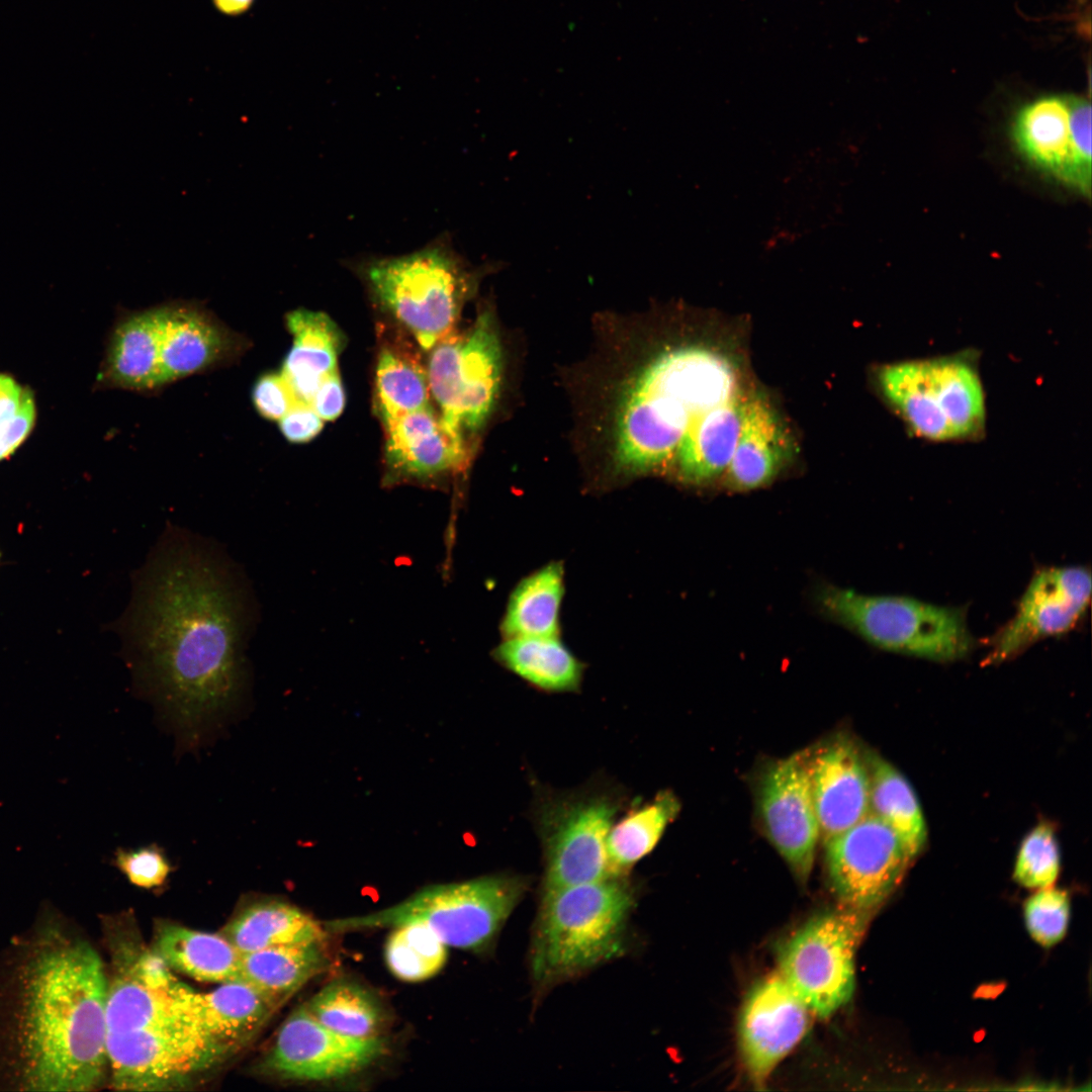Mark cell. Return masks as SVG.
Returning a JSON list of instances; mask_svg holds the SVG:
<instances>
[{"label": "cell", "instance_id": "1", "mask_svg": "<svg viewBox=\"0 0 1092 1092\" xmlns=\"http://www.w3.org/2000/svg\"><path fill=\"white\" fill-rule=\"evenodd\" d=\"M131 581L115 622L123 655L194 740L245 687L258 619L251 584L217 542L171 524Z\"/></svg>", "mask_w": 1092, "mask_h": 1092}, {"label": "cell", "instance_id": "2", "mask_svg": "<svg viewBox=\"0 0 1092 1092\" xmlns=\"http://www.w3.org/2000/svg\"><path fill=\"white\" fill-rule=\"evenodd\" d=\"M107 982L88 942L59 927L34 937L18 969L12 1020L21 1089L84 1092L102 1083Z\"/></svg>", "mask_w": 1092, "mask_h": 1092}, {"label": "cell", "instance_id": "3", "mask_svg": "<svg viewBox=\"0 0 1092 1092\" xmlns=\"http://www.w3.org/2000/svg\"><path fill=\"white\" fill-rule=\"evenodd\" d=\"M107 982L106 1058L112 1087H185L225 1060L179 996L181 982L155 953L117 956Z\"/></svg>", "mask_w": 1092, "mask_h": 1092}, {"label": "cell", "instance_id": "4", "mask_svg": "<svg viewBox=\"0 0 1092 1092\" xmlns=\"http://www.w3.org/2000/svg\"><path fill=\"white\" fill-rule=\"evenodd\" d=\"M737 395L735 368L719 352L687 345L660 353L624 394L617 419L618 463L641 471L673 460L691 426Z\"/></svg>", "mask_w": 1092, "mask_h": 1092}, {"label": "cell", "instance_id": "5", "mask_svg": "<svg viewBox=\"0 0 1092 1092\" xmlns=\"http://www.w3.org/2000/svg\"><path fill=\"white\" fill-rule=\"evenodd\" d=\"M635 898L626 876L543 891L530 947L534 982L553 986L621 954Z\"/></svg>", "mask_w": 1092, "mask_h": 1092}, {"label": "cell", "instance_id": "6", "mask_svg": "<svg viewBox=\"0 0 1092 1092\" xmlns=\"http://www.w3.org/2000/svg\"><path fill=\"white\" fill-rule=\"evenodd\" d=\"M354 269L377 302L402 324L425 350L453 333L465 300L479 277L441 235L400 256H371Z\"/></svg>", "mask_w": 1092, "mask_h": 1092}, {"label": "cell", "instance_id": "7", "mask_svg": "<svg viewBox=\"0 0 1092 1092\" xmlns=\"http://www.w3.org/2000/svg\"><path fill=\"white\" fill-rule=\"evenodd\" d=\"M527 885L525 878L510 875L436 884L395 905L325 921L323 925L329 933H339L417 922L426 925L447 946L482 952L493 944Z\"/></svg>", "mask_w": 1092, "mask_h": 1092}, {"label": "cell", "instance_id": "8", "mask_svg": "<svg viewBox=\"0 0 1092 1092\" xmlns=\"http://www.w3.org/2000/svg\"><path fill=\"white\" fill-rule=\"evenodd\" d=\"M816 599L825 615L887 651L943 662L963 658L974 646L961 608L834 585L819 588Z\"/></svg>", "mask_w": 1092, "mask_h": 1092}, {"label": "cell", "instance_id": "9", "mask_svg": "<svg viewBox=\"0 0 1092 1092\" xmlns=\"http://www.w3.org/2000/svg\"><path fill=\"white\" fill-rule=\"evenodd\" d=\"M878 382L884 397L918 437L964 440L984 429V391L969 357L889 364L879 370Z\"/></svg>", "mask_w": 1092, "mask_h": 1092}, {"label": "cell", "instance_id": "10", "mask_svg": "<svg viewBox=\"0 0 1092 1092\" xmlns=\"http://www.w3.org/2000/svg\"><path fill=\"white\" fill-rule=\"evenodd\" d=\"M621 800L604 790L550 795L535 810L544 859L543 891L610 877L606 841Z\"/></svg>", "mask_w": 1092, "mask_h": 1092}, {"label": "cell", "instance_id": "11", "mask_svg": "<svg viewBox=\"0 0 1092 1092\" xmlns=\"http://www.w3.org/2000/svg\"><path fill=\"white\" fill-rule=\"evenodd\" d=\"M867 919L844 908L803 924L779 953V975L812 1014L827 1018L852 997L854 953Z\"/></svg>", "mask_w": 1092, "mask_h": 1092}, {"label": "cell", "instance_id": "12", "mask_svg": "<svg viewBox=\"0 0 1092 1092\" xmlns=\"http://www.w3.org/2000/svg\"><path fill=\"white\" fill-rule=\"evenodd\" d=\"M431 350L427 377L442 419L463 436L478 431L502 380V346L492 315L484 311L470 330L450 334Z\"/></svg>", "mask_w": 1092, "mask_h": 1092}, {"label": "cell", "instance_id": "13", "mask_svg": "<svg viewBox=\"0 0 1092 1092\" xmlns=\"http://www.w3.org/2000/svg\"><path fill=\"white\" fill-rule=\"evenodd\" d=\"M824 845L833 894L842 908L867 920L898 886L912 860L895 831L871 812Z\"/></svg>", "mask_w": 1092, "mask_h": 1092}, {"label": "cell", "instance_id": "14", "mask_svg": "<svg viewBox=\"0 0 1092 1092\" xmlns=\"http://www.w3.org/2000/svg\"><path fill=\"white\" fill-rule=\"evenodd\" d=\"M1011 138L1037 169L1084 195L1091 192V105L1081 96L1048 95L1016 112Z\"/></svg>", "mask_w": 1092, "mask_h": 1092}, {"label": "cell", "instance_id": "15", "mask_svg": "<svg viewBox=\"0 0 1092 1092\" xmlns=\"http://www.w3.org/2000/svg\"><path fill=\"white\" fill-rule=\"evenodd\" d=\"M387 1052L383 1036L342 1035L318 1022L302 1004L280 1025L265 1066L282 1079L331 1081L363 1071Z\"/></svg>", "mask_w": 1092, "mask_h": 1092}, {"label": "cell", "instance_id": "16", "mask_svg": "<svg viewBox=\"0 0 1092 1092\" xmlns=\"http://www.w3.org/2000/svg\"><path fill=\"white\" fill-rule=\"evenodd\" d=\"M809 749L771 763L763 772L757 792L762 829L795 878L807 883L820 837L812 800Z\"/></svg>", "mask_w": 1092, "mask_h": 1092}, {"label": "cell", "instance_id": "17", "mask_svg": "<svg viewBox=\"0 0 1092 1092\" xmlns=\"http://www.w3.org/2000/svg\"><path fill=\"white\" fill-rule=\"evenodd\" d=\"M1090 596L1088 568L1039 569L1030 579L1013 618L990 639L986 661H1005L1041 639L1072 630L1084 616Z\"/></svg>", "mask_w": 1092, "mask_h": 1092}, {"label": "cell", "instance_id": "18", "mask_svg": "<svg viewBox=\"0 0 1092 1092\" xmlns=\"http://www.w3.org/2000/svg\"><path fill=\"white\" fill-rule=\"evenodd\" d=\"M812 1012L777 974L745 996L737 1021V1045L752 1084L761 1088L776 1067L803 1039Z\"/></svg>", "mask_w": 1092, "mask_h": 1092}, {"label": "cell", "instance_id": "19", "mask_svg": "<svg viewBox=\"0 0 1092 1092\" xmlns=\"http://www.w3.org/2000/svg\"><path fill=\"white\" fill-rule=\"evenodd\" d=\"M156 309L163 386L233 363L247 349V340L200 301L176 299Z\"/></svg>", "mask_w": 1092, "mask_h": 1092}, {"label": "cell", "instance_id": "20", "mask_svg": "<svg viewBox=\"0 0 1092 1092\" xmlns=\"http://www.w3.org/2000/svg\"><path fill=\"white\" fill-rule=\"evenodd\" d=\"M812 800L825 843L870 812L871 780L866 752L846 735L809 748Z\"/></svg>", "mask_w": 1092, "mask_h": 1092}, {"label": "cell", "instance_id": "21", "mask_svg": "<svg viewBox=\"0 0 1092 1092\" xmlns=\"http://www.w3.org/2000/svg\"><path fill=\"white\" fill-rule=\"evenodd\" d=\"M383 424L386 461L396 477L435 478L461 470L468 461L464 436L431 405Z\"/></svg>", "mask_w": 1092, "mask_h": 1092}, {"label": "cell", "instance_id": "22", "mask_svg": "<svg viewBox=\"0 0 1092 1092\" xmlns=\"http://www.w3.org/2000/svg\"><path fill=\"white\" fill-rule=\"evenodd\" d=\"M179 996L224 1059L248 1043L280 1006L242 981L221 983L209 992L181 982Z\"/></svg>", "mask_w": 1092, "mask_h": 1092}, {"label": "cell", "instance_id": "23", "mask_svg": "<svg viewBox=\"0 0 1092 1092\" xmlns=\"http://www.w3.org/2000/svg\"><path fill=\"white\" fill-rule=\"evenodd\" d=\"M792 448L791 437L766 398H745L737 444L725 472L728 484L749 490L768 483L789 461Z\"/></svg>", "mask_w": 1092, "mask_h": 1092}, {"label": "cell", "instance_id": "24", "mask_svg": "<svg viewBox=\"0 0 1092 1092\" xmlns=\"http://www.w3.org/2000/svg\"><path fill=\"white\" fill-rule=\"evenodd\" d=\"M99 382L133 391L163 386L156 305L119 316L109 339Z\"/></svg>", "mask_w": 1092, "mask_h": 1092}, {"label": "cell", "instance_id": "25", "mask_svg": "<svg viewBox=\"0 0 1092 1092\" xmlns=\"http://www.w3.org/2000/svg\"><path fill=\"white\" fill-rule=\"evenodd\" d=\"M293 337L281 373L299 401L310 400L322 381L337 371L341 334L324 312L298 308L286 315Z\"/></svg>", "mask_w": 1092, "mask_h": 1092}, {"label": "cell", "instance_id": "26", "mask_svg": "<svg viewBox=\"0 0 1092 1092\" xmlns=\"http://www.w3.org/2000/svg\"><path fill=\"white\" fill-rule=\"evenodd\" d=\"M744 399L737 395L691 426L673 458L684 480L702 484L726 472L737 444Z\"/></svg>", "mask_w": 1092, "mask_h": 1092}, {"label": "cell", "instance_id": "27", "mask_svg": "<svg viewBox=\"0 0 1092 1092\" xmlns=\"http://www.w3.org/2000/svg\"><path fill=\"white\" fill-rule=\"evenodd\" d=\"M330 966L325 942L284 944L241 954L238 981L281 1005Z\"/></svg>", "mask_w": 1092, "mask_h": 1092}, {"label": "cell", "instance_id": "28", "mask_svg": "<svg viewBox=\"0 0 1092 1092\" xmlns=\"http://www.w3.org/2000/svg\"><path fill=\"white\" fill-rule=\"evenodd\" d=\"M328 934L323 923L299 908L271 900L243 910L222 935L243 954L284 944L325 942Z\"/></svg>", "mask_w": 1092, "mask_h": 1092}, {"label": "cell", "instance_id": "29", "mask_svg": "<svg viewBox=\"0 0 1092 1092\" xmlns=\"http://www.w3.org/2000/svg\"><path fill=\"white\" fill-rule=\"evenodd\" d=\"M155 946L170 969L195 980L238 981L241 953L223 935L166 924L158 930Z\"/></svg>", "mask_w": 1092, "mask_h": 1092}, {"label": "cell", "instance_id": "30", "mask_svg": "<svg viewBox=\"0 0 1092 1092\" xmlns=\"http://www.w3.org/2000/svg\"><path fill=\"white\" fill-rule=\"evenodd\" d=\"M679 811L678 798L671 791L663 790L616 818L606 841L610 875L626 876L648 855Z\"/></svg>", "mask_w": 1092, "mask_h": 1092}, {"label": "cell", "instance_id": "31", "mask_svg": "<svg viewBox=\"0 0 1092 1092\" xmlns=\"http://www.w3.org/2000/svg\"><path fill=\"white\" fill-rule=\"evenodd\" d=\"M495 657L509 670L546 692H574L582 677V664L556 636L508 638Z\"/></svg>", "mask_w": 1092, "mask_h": 1092}, {"label": "cell", "instance_id": "32", "mask_svg": "<svg viewBox=\"0 0 1092 1092\" xmlns=\"http://www.w3.org/2000/svg\"><path fill=\"white\" fill-rule=\"evenodd\" d=\"M870 770V812L887 823L914 859L927 842L925 819L908 781L890 762L866 752Z\"/></svg>", "mask_w": 1092, "mask_h": 1092}, {"label": "cell", "instance_id": "33", "mask_svg": "<svg viewBox=\"0 0 1092 1092\" xmlns=\"http://www.w3.org/2000/svg\"><path fill=\"white\" fill-rule=\"evenodd\" d=\"M304 1006L326 1027L355 1038L382 1036L387 1022L380 999L368 988L347 979L331 981Z\"/></svg>", "mask_w": 1092, "mask_h": 1092}, {"label": "cell", "instance_id": "34", "mask_svg": "<svg viewBox=\"0 0 1092 1092\" xmlns=\"http://www.w3.org/2000/svg\"><path fill=\"white\" fill-rule=\"evenodd\" d=\"M563 568L554 562L524 578L511 595L502 631L508 638L557 636Z\"/></svg>", "mask_w": 1092, "mask_h": 1092}, {"label": "cell", "instance_id": "35", "mask_svg": "<svg viewBox=\"0 0 1092 1092\" xmlns=\"http://www.w3.org/2000/svg\"><path fill=\"white\" fill-rule=\"evenodd\" d=\"M376 396L382 421L430 406L427 372L390 349L381 351L376 367Z\"/></svg>", "mask_w": 1092, "mask_h": 1092}, {"label": "cell", "instance_id": "36", "mask_svg": "<svg viewBox=\"0 0 1092 1092\" xmlns=\"http://www.w3.org/2000/svg\"><path fill=\"white\" fill-rule=\"evenodd\" d=\"M390 929L384 958L395 978L404 982H421L436 976L443 969L448 946L426 925L411 922Z\"/></svg>", "mask_w": 1092, "mask_h": 1092}, {"label": "cell", "instance_id": "37", "mask_svg": "<svg viewBox=\"0 0 1092 1092\" xmlns=\"http://www.w3.org/2000/svg\"><path fill=\"white\" fill-rule=\"evenodd\" d=\"M1060 850L1053 828L1044 823L1034 827L1022 840L1013 871V879L1028 889H1042L1055 884L1060 873Z\"/></svg>", "mask_w": 1092, "mask_h": 1092}, {"label": "cell", "instance_id": "38", "mask_svg": "<svg viewBox=\"0 0 1092 1092\" xmlns=\"http://www.w3.org/2000/svg\"><path fill=\"white\" fill-rule=\"evenodd\" d=\"M1024 922L1030 936L1041 946L1050 947L1067 933L1070 900L1066 891L1054 887L1038 889L1024 903Z\"/></svg>", "mask_w": 1092, "mask_h": 1092}, {"label": "cell", "instance_id": "39", "mask_svg": "<svg viewBox=\"0 0 1092 1092\" xmlns=\"http://www.w3.org/2000/svg\"><path fill=\"white\" fill-rule=\"evenodd\" d=\"M113 862L130 884L148 890L164 885L172 872L164 849L156 843L117 848Z\"/></svg>", "mask_w": 1092, "mask_h": 1092}, {"label": "cell", "instance_id": "40", "mask_svg": "<svg viewBox=\"0 0 1092 1092\" xmlns=\"http://www.w3.org/2000/svg\"><path fill=\"white\" fill-rule=\"evenodd\" d=\"M252 400L257 412L270 421H279L299 402L281 372L261 375L253 386Z\"/></svg>", "mask_w": 1092, "mask_h": 1092}, {"label": "cell", "instance_id": "41", "mask_svg": "<svg viewBox=\"0 0 1092 1092\" xmlns=\"http://www.w3.org/2000/svg\"><path fill=\"white\" fill-rule=\"evenodd\" d=\"M35 419V406L31 391L23 389L19 408L9 420L0 425V460L10 455L28 436Z\"/></svg>", "mask_w": 1092, "mask_h": 1092}, {"label": "cell", "instance_id": "42", "mask_svg": "<svg viewBox=\"0 0 1092 1092\" xmlns=\"http://www.w3.org/2000/svg\"><path fill=\"white\" fill-rule=\"evenodd\" d=\"M283 436L292 443H304L314 438L323 429L324 421L309 403L297 402L279 421Z\"/></svg>", "mask_w": 1092, "mask_h": 1092}, {"label": "cell", "instance_id": "43", "mask_svg": "<svg viewBox=\"0 0 1092 1092\" xmlns=\"http://www.w3.org/2000/svg\"><path fill=\"white\" fill-rule=\"evenodd\" d=\"M309 404L323 421H333L341 415L345 393L338 370L322 381Z\"/></svg>", "mask_w": 1092, "mask_h": 1092}, {"label": "cell", "instance_id": "44", "mask_svg": "<svg viewBox=\"0 0 1092 1092\" xmlns=\"http://www.w3.org/2000/svg\"><path fill=\"white\" fill-rule=\"evenodd\" d=\"M23 389L9 376L0 374V425L19 408Z\"/></svg>", "mask_w": 1092, "mask_h": 1092}, {"label": "cell", "instance_id": "45", "mask_svg": "<svg viewBox=\"0 0 1092 1092\" xmlns=\"http://www.w3.org/2000/svg\"><path fill=\"white\" fill-rule=\"evenodd\" d=\"M215 9L228 16H238L247 12L255 0H211Z\"/></svg>", "mask_w": 1092, "mask_h": 1092}]
</instances>
